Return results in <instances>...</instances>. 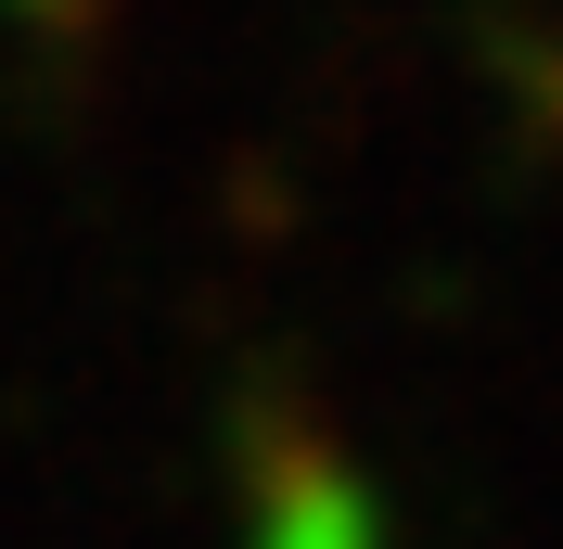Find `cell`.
<instances>
[{
	"instance_id": "obj_1",
	"label": "cell",
	"mask_w": 563,
	"mask_h": 549,
	"mask_svg": "<svg viewBox=\"0 0 563 549\" xmlns=\"http://www.w3.org/2000/svg\"><path fill=\"white\" fill-rule=\"evenodd\" d=\"M244 473H256V524L244 549H385V512L372 485L346 473V447L320 435L295 396H244Z\"/></svg>"
}]
</instances>
